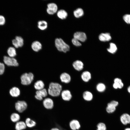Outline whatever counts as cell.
Returning a JSON list of instances; mask_svg holds the SVG:
<instances>
[{
	"label": "cell",
	"instance_id": "obj_12",
	"mask_svg": "<svg viewBox=\"0 0 130 130\" xmlns=\"http://www.w3.org/2000/svg\"><path fill=\"white\" fill-rule=\"evenodd\" d=\"M73 37V38L82 42L85 41L87 39L85 33L82 32H75L74 34Z\"/></svg>",
	"mask_w": 130,
	"mask_h": 130
},
{
	"label": "cell",
	"instance_id": "obj_8",
	"mask_svg": "<svg viewBox=\"0 0 130 130\" xmlns=\"http://www.w3.org/2000/svg\"><path fill=\"white\" fill-rule=\"evenodd\" d=\"M42 104L44 107L47 110L52 109L54 106V103L51 98L47 97L44 98L42 101Z\"/></svg>",
	"mask_w": 130,
	"mask_h": 130
},
{
	"label": "cell",
	"instance_id": "obj_4",
	"mask_svg": "<svg viewBox=\"0 0 130 130\" xmlns=\"http://www.w3.org/2000/svg\"><path fill=\"white\" fill-rule=\"evenodd\" d=\"M28 105L26 102L24 100L18 101L15 104V108L16 110L19 113H21L27 109Z\"/></svg>",
	"mask_w": 130,
	"mask_h": 130
},
{
	"label": "cell",
	"instance_id": "obj_20",
	"mask_svg": "<svg viewBox=\"0 0 130 130\" xmlns=\"http://www.w3.org/2000/svg\"><path fill=\"white\" fill-rule=\"evenodd\" d=\"M114 81L113 86L114 88L121 89L123 87L124 84L120 79L118 78H115Z\"/></svg>",
	"mask_w": 130,
	"mask_h": 130
},
{
	"label": "cell",
	"instance_id": "obj_9",
	"mask_svg": "<svg viewBox=\"0 0 130 130\" xmlns=\"http://www.w3.org/2000/svg\"><path fill=\"white\" fill-rule=\"evenodd\" d=\"M46 11L48 14L53 15L57 13L58 11V6L54 3H49L47 4Z\"/></svg>",
	"mask_w": 130,
	"mask_h": 130
},
{
	"label": "cell",
	"instance_id": "obj_17",
	"mask_svg": "<svg viewBox=\"0 0 130 130\" xmlns=\"http://www.w3.org/2000/svg\"><path fill=\"white\" fill-rule=\"evenodd\" d=\"M120 120L122 123L124 125L130 124V115L126 113L123 114L120 116Z\"/></svg>",
	"mask_w": 130,
	"mask_h": 130
},
{
	"label": "cell",
	"instance_id": "obj_33",
	"mask_svg": "<svg viewBox=\"0 0 130 130\" xmlns=\"http://www.w3.org/2000/svg\"><path fill=\"white\" fill-rule=\"evenodd\" d=\"M97 130H106L105 124L103 123H98L97 125Z\"/></svg>",
	"mask_w": 130,
	"mask_h": 130
},
{
	"label": "cell",
	"instance_id": "obj_24",
	"mask_svg": "<svg viewBox=\"0 0 130 130\" xmlns=\"http://www.w3.org/2000/svg\"><path fill=\"white\" fill-rule=\"evenodd\" d=\"M57 15L59 19L61 20H64L67 17L68 13L65 10L61 9L58 11Z\"/></svg>",
	"mask_w": 130,
	"mask_h": 130
},
{
	"label": "cell",
	"instance_id": "obj_39",
	"mask_svg": "<svg viewBox=\"0 0 130 130\" xmlns=\"http://www.w3.org/2000/svg\"><path fill=\"white\" fill-rule=\"evenodd\" d=\"M50 130H60L57 128L54 127L52 128Z\"/></svg>",
	"mask_w": 130,
	"mask_h": 130
},
{
	"label": "cell",
	"instance_id": "obj_29",
	"mask_svg": "<svg viewBox=\"0 0 130 130\" xmlns=\"http://www.w3.org/2000/svg\"><path fill=\"white\" fill-rule=\"evenodd\" d=\"M108 51L111 54H114L117 50V48L116 45L113 43L110 44L109 47L107 49Z\"/></svg>",
	"mask_w": 130,
	"mask_h": 130
},
{
	"label": "cell",
	"instance_id": "obj_34",
	"mask_svg": "<svg viewBox=\"0 0 130 130\" xmlns=\"http://www.w3.org/2000/svg\"><path fill=\"white\" fill-rule=\"evenodd\" d=\"M123 18L124 20L126 23L130 24V14H125L123 16Z\"/></svg>",
	"mask_w": 130,
	"mask_h": 130
},
{
	"label": "cell",
	"instance_id": "obj_13",
	"mask_svg": "<svg viewBox=\"0 0 130 130\" xmlns=\"http://www.w3.org/2000/svg\"><path fill=\"white\" fill-rule=\"evenodd\" d=\"M45 83L42 80L39 79L35 81L33 84V87L36 91H39L45 88Z\"/></svg>",
	"mask_w": 130,
	"mask_h": 130
},
{
	"label": "cell",
	"instance_id": "obj_26",
	"mask_svg": "<svg viewBox=\"0 0 130 130\" xmlns=\"http://www.w3.org/2000/svg\"><path fill=\"white\" fill-rule=\"evenodd\" d=\"M7 52L8 56L12 58H14L17 54L16 49L13 47L10 46L8 47Z\"/></svg>",
	"mask_w": 130,
	"mask_h": 130
},
{
	"label": "cell",
	"instance_id": "obj_32",
	"mask_svg": "<svg viewBox=\"0 0 130 130\" xmlns=\"http://www.w3.org/2000/svg\"><path fill=\"white\" fill-rule=\"evenodd\" d=\"M15 39L16 40L19 47L23 46L24 44V40L23 38L20 36H16Z\"/></svg>",
	"mask_w": 130,
	"mask_h": 130
},
{
	"label": "cell",
	"instance_id": "obj_14",
	"mask_svg": "<svg viewBox=\"0 0 130 130\" xmlns=\"http://www.w3.org/2000/svg\"><path fill=\"white\" fill-rule=\"evenodd\" d=\"M31 47L34 51L37 52L42 49V45L40 42L36 40L32 43L31 45Z\"/></svg>",
	"mask_w": 130,
	"mask_h": 130
},
{
	"label": "cell",
	"instance_id": "obj_25",
	"mask_svg": "<svg viewBox=\"0 0 130 130\" xmlns=\"http://www.w3.org/2000/svg\"><path fill=\"white\" fill-rule=\"evenodd\" d=\"M38 28L41 30H44L46 29L48 27L47 22L44 20L39 21L37 23Z\"/></svg>",
	"mask_w": 130,
	"mask_h": 130
},
{
	"label": "cell",
	"instance_id": "obj_40",
	"mask_svg": "<svg viewBox=\"0 0 130 130\" xmlns=\"http://www.w3.org/2000/svg\"><path fill=\"white\" fill-rule=\"evenodd\" d=\"M127 90L128 92L130 93V85L128 87Z\"/></svg>",
	"mask_w": 130,
	"mask_h": 130
},
{
	"label": "cell",
	"instance_id": "obj_21",
	"mask_svg": "<svg viewBox=\"0 0 130 130\" xmlns=\"http://www.w3.org/2000/svg\"><path fill=\"white\" fill-rule=\"evenodd\" d=\"M82 97L84 100L87 101H90L93 99V95L91 92L88 91H86L83 93Z\"/></svg>",
	"mask_w": 130,
	"mask_h": 130
},
{
	"label": "cell",
	"instance_id": "obj_15",
	"mask_svg": "<svg viewBox=\"0 0 130 130\" xmlns=\"http://www.w3.org/2000/svg\"><path fill=\"white\" fill-rule=\"evenodd\" d=\"M69 125L72 130H78L80 127L79 122L76 119H73L69 123Z\"/></svg>",
	"mask_w": 130,
	"mask_h": 130
},
{
	"label": "cell",
	"instance_id": "obj_11",
	"mask_svg": "<svg viewBox=\"0 0 130 130\" xmlns=\"http://www.w3.org/2000/svg\"><path fill=\"white\" fill-rule=\"evenodd\" d=\"M59 79L61 83L67 84L71 82V78L69 73L66 72H63L60 74Z\"/></svg>",
	"mask_w": 130,
	"mask_h": 130
},
{
	"label": "cell",
	"instance_id": "obj_23",
	"mask_svg": "<svg viewBox=\"0 0 130 130\" xmlns=\"http://www.w3.org/2000/svg\"><path fill=\"white\" fill-rule=\"evenodd\" d=\"M81 77L83 81L85 82H87L91 79V74L88 71H84L82 74Z\"/></svg>",
	"mask_w": 130,
	"mask_h": 130
},
{
	"label": "cell",
	"instance_id": "obj_6",
	"mask_svg": "<svg viewBox=\"0 0 130 130\" xmlns=\"http://www.w3.org/2000/svg\"><path fill=\"white\" fill-rule=\"evenodd\" d=\"M3 61L4 64L8 66L16 67L19 65L17 59L14 58L5 56L3 57Z\"/></svg>",
	"mask_w": 130,
	"mask_h": 130
},
{
	"label": "cell",
	"instance_id": "obj_36",
	"mask_svg": "<svg viewBox=\"0 0 130 130\" xmlns=\"http://www.w3.org/2000/svg\"><path fill=\"white\" fill-rule=\"evenodd\" d=\"M5 66L4 64L0 62V75L3 74L5 72Z\"/></svg>",
	"mask_w": 130,
	"mask_h": 130
},
{
	"label": "cell",
	"instance_id": "obj_38",
	"mask_svg": "<svg viewBox=\"0 0 130 130\" xmlns=\"http://www.w3.org/2000/svg\"><path fill=\"white\" fill-rule=\"evenodd\" d=\"M12 42L13 45L14 46V47L16 48H19L16 40L15 39L12 40Z\"/></svg>",
	"mask_w": 130,
	"mask_h": 130
},
{
	"label": "cell",
	"instance_id": "obj_3",
	"mask_svg": "<svg viewBox=\"0 0 130 130\" xmlns=\"http://www.w3.org/2000/svg\"><path fill=\"white\" fill-rule=\"evenodd\" d=\"M34 79V74L31 72L24 73L20 77L21 84L25 86H28L31 84Z\"/></svg>",
	"mask_w": 130,
	"mask_h": 130
},
{
	"label": "cell",
	"instance_id": "obj_27",
	"mask_svg": "<svg viewBox=\"0 0 130 130\" xmlns=\"http://www.w3.org/2000/svg\"><path fill=\"white\" fill-rule=\"evenodd\" d=\"M25 122L27 127L31 128L35 126L36 125V122L30 118H27Z\"/></svg>",
	"mask_w": 130,
	"mask_h": 130
},
{
	"label": "cell",
	"instance_id": "obj_16",
	"mask_svg": "<svg viewBox=\"0 0 130 130\" xmlns=\"http://www.w3.org/2000/svg\"><path fill=\"white\" fill-rule=\"evenodd\" d=\"M72 65L75 70L78 71H80L83 69L84 65L82 61L77 60L73 62Z\"/></svg>",
	"mask_w": 130,
	"mask_h": 130
},
{
	"label": "cell",
	"instance_id": "obj_18",
	"mask_svg": "<svg viewBox=\"0 0 130 130\" xmlns=\"http://www.w3.org/2000/svg\"><path fill=\"white\" fill-rule=\"evenodd\" d=\"M99 39L102 42L108 41L111 39L110 34L109 33H102L98 37Z\"/></svg>",
	"mask_w": 130,
	"mask_h": 130
},
{
	"label": "cell",
	"instance_id": "obj_5",
	"mask_svg": "<svg viewBox=\"0 0 130 130\" xmlns=\"http://www.w3.org/2000/svg\"><path fill=\"white\" fill-rule=\"evenodd\" d=\"M48 94L47 89L45 88L41 90L36 91L34 97L38 100L42 101L48 97Z\"/></svg>",
	"mask_w": 130,
	"mask_h": 130
},
{
	"label": "cell",
	"instance_id": "obj_10",
	"mask_svg": "<svg viewBox=\"0 0 130 130\" xmlns=\"http://www.w3.org/2000/svg\"><path fill=\"white\" fill-rule=\"evenodd\" d=\"M62 99L65 101H69L72 97V93L69 90L65 89L62 90L60 95Z\"/></svg>",
	"mask_w": 130,
	"mask_h": 130
},
{
	"label": "cell",
	"instance_id": "obj_31",
	"mask_svg": "<svg viewBox=\"0 0 130 130\" xmlns=\"http://www.w3.org/2000/svg\"><path fill=\"white\" fill-rule=\"evenodd\" d=\"M96 88L98 92H102L105 91L106 87L105 85L104 84L99 83L97 85Z\"/></svg>",
	"mask_w": 130,
	"mask_h": 130
},
{
	"label": "cell",
	"instance_id": "obj_7",
	"mask_svg": "<svg viewBox=\"0 0 130 130\" xmlns=\"http://www.w3.org/2000/svg\"><path fill=\"white\" fill-rule=\"evenodd\" d=\"M118 101L116 100H112L108 103L106 108V110L109 113H112L116 110L117 107L118 105Z\"/></svg>",
	"mask_w": 130,
	"mask_h": 130
},
{
	"label": "cell",
	"instance_id": "obj_2",
	"mask_svg": "<svg viewBox=\"0 0 130 130\" xmlns=\"http://www.w3.org/2000/svg\"><path fill=\"white\" fill-rule=\"evenodd\" d=\"M55 45L57 49L59 52L66 53L70 50L69 46L61 38H57L55 39Z\"/></svg>",
	"mask_w": 130,
	"mask_h": 130
},
{
	"label": "cell",
	"instance_id": "obj_41",
	"mask_svg": "<svg viewBox=\"0 0 130 130\" xmlns=\"http://www.w3.org/2000/svg\"><path fill=\"white\" fill-rule=\"evenodd\" d=\"M125 130H130V128H126L125 129Z\"/></svg>",
	"mask_w": 130,
	"mask_h": 130
},
{
	"label": "cell",
	"instance_id": "obj_30",
	"mask_svg": "<svg viewBox=\"0 0 130 130\" xmlns=\"http://www.w3.org/2000/svg\"><path fill=\"white\" fill-rule=\"evenodd\" d=\"M84 14V11L83 9L81 8H78L73 12V14L74 16L77 18L82 17Z\"/></svg>",
	"mask_w": 130,
	"mask_h": 130
},
{
	"label": "cell",
	"instance_id": "obj_1",
	"mask_svg": "<svg viewBox=\"0 0 130 130\" xmlns=\"http://www.w3.org/2000/svg\"><path fill=\"white\" fill-rule=\"evenodd\" d=\"M63 87L59 83L51 82L49 84L47 91L48 95L56 97L59 96L62 91Z\"/></svg>",
	"mask_w": 130,
	"mask_h": 130
},
{
	"label": "cell",
	"instance_id": "obj_22",
	"mask_svg": "<svg viewBox=\"0 0 130 130\" xmlns=\"http://www.w3.org/2000/svg\"><path fill=\"white\" fill-rule=\"evenodd\" d=\"M27 127L25 122L20 121L16 123L15 125V129L16 130H24Z\"/></svg>",
	"mask_w": 130,
	"mask_h": 130
},
{
	"label": "cell",
	"instance_id": "obj_19",
	"mask_svg": "<svg viewBox=\"0 0 130 130\" xmlns=\"http://www.w3.org/2000/svg\"><path fill=\"white\" fill-rule=\"evenodd\" d=\"M9 93L10 95L12 97H17L20 95V91L18 88L14 87L10 89Z\"/></svg>",
	"mask_w": 130,
	"mask_h": 130
},
{
	"label": "cell",
	"instance_id": "obj_35",
	"mask_svg": "<svg viewBox=\"0 0 130 130\" xmlns=\"http://www.w3.org/2000/svg\"><path fill=\"white\" fill-rule=\"evenodd\" d=\"M72 41L73 44L76 46H79L81 45V44L79 41L74 38L72 39Z\"/></svg>",
	"mask_w": 130,
	"mask_h": 130
},
{
	"label": "cell",
	"instance_id": "obj_37",
	"mask_svg": "<svg viewBox=\"0 0 130 130\" xmlns=\"http://www.w3.org/2000/svg\"><path fill=\"white\" fill-rule=\"evenodd\" d=\"M6 19L3 15H0V26L4 25L6 23Z\"/></svg>",
	"mask_w": 130,
	"mask_h": 130
},
{
	"label": "cell",
	"instance_id": "obj_28",
	"mask_svg": "<svg viewBox=\"0 0 130 130\" xmlns=\"http://www.w3.org/2000/svg\"><path fill=\"white\" fill-rule=\"evenodd\" d=\"M10 118L12 122L16 123L20 120V115L18 113H14L11 114Z\"/></svg>",
	"mask_w": 130,
	"mask_h": 130
}]
</instances>
